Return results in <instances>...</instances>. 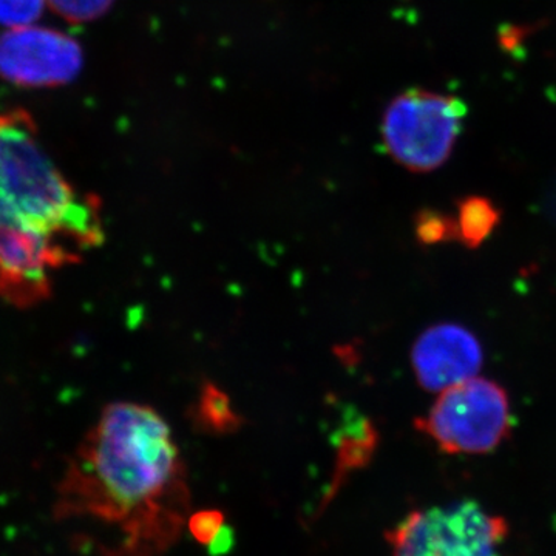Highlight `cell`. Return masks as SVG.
<instances>
[{
    "instance_id": "2",
    "label": "cell",
    "mask_w": 556,
    "mask_h": 556,
    "mask_svg": "<svg viewBox=\"0 0 556 556\" xmlns=\"http://www.w3.org/2000/svg\"><path fill=\"white\" fill-rule=\"evenodd\" d=\"M0 200L73 251L101 247L105 239L100 199L73 188L24 110L0 113Z\"/></svg>"
},
{
    "instance_id": "10",
    "label": "cell",
    "mask_w": 556,
    "mask_h": 556,
    "mask_svg": "<svg viewBox=\"0 0 556 556\" xmlns=\"http://www.w3.org/2000/svg\"><path fill=\"white\" fill-rule=\"evenodd\" d=\"M193 420L201 431L212 434L233 433L241 426V417L237 415L228 394L214 383L201 388Z\"/></svg>"
},
{
    "instance_id": "16",
    "label": "cell",
    "mask_w": 556,
    "mask_h": 556,
    "mask_svg": "<svg viewBox=\"0 0 556 556\" xmlns=\"http://www.w3.org/2000/svg\"><path fill=\"white\" fill-rule=\"evenodd\" d=\"M236 544V535H233V530L230 527L225 526L215 540L208 544V552H211L212 556H223L228 554L230 548Z\"/></svg>"
},
{
    "instance_id": "8",
    "label": "cell",
    "mask_w": 556,
    "mask_h": 556,
    "mask_svg": "<svg viewBox=\"0 0 556 556\" xmlns=\"http://www.w3.org/2000/svg\"><path fill=\"white\" fill-rule=\"evenodd\" d=\"M482 358L484 354L477 336L456 324H439L426 329L412 350L417 382L433 393L477 378Z\"/></svg>"
},
{
    "instance_id": "13",
    "label": "cell",
    "mask_w": 556,
    "mask_h": 556,
    "mask_svg": "<svg viewBox=\"0 0 556 556\" xmlns=\"http://www.w3.org/2000/svg\"><path fill=\"white\" fill-rule=\"evenodd\" d=\"M51 9L65 21L83 24L108 13L115 0H49Z\"/></svg>"
},
{
    "instance_id": "14",
    "label": "cell",
    "mask_w": 556,
    "mask_h": 556,
    "mask_svg": "<svg viewBox=\"0 0 556 556\" xmlns=\"http://www.w3.org/2000/svg\"><path fill=\"white\" fill-rule=\"evenodd\" d=\"M46 0H0V25L28 27L38 20Z\"/></svg>"
},
{
    "instance_id": "3",
    "label": "cell",
    "mask_w": 556,
    "mask_h": 556,
    "mask_svg": "<svg viewBox=\"0 0 556 556\" xmlns=\"http://www.w3.org/2000/svg\"><path fill=\"white\" fill-rule=\"evenodd\" d=\"M467 108L459 98L413 89L388 104L382 141L388 155L416 174L437 170L463 134Z\"/></svg>"
},
{
    "instance_id": "15",
    "label": "cell",
    "mask_w": 556,
    "mask_h": 556,
    "mask_svg": "<svg viewBox=\"0 0 556 556\" xmlns=\"http://www.w3.org/2000/svg\"><path fill=\"white\" fill-rule=\"evenodd\" d=\"M223 527H225V515H223V511L215 510V508L197 511V514L190 515L188 519L190 535L203 546H208Z\"/></svg>"
},
{
    "instance_id": "1",
    "label": "cell",
    "mask_w": 556,
    "mask_h": 556,
    "mask_svg": "<svg viewBox=\"0 0 556 556\" xmlns=\"http://www.w3.org/2000/svg\"><path fill=\"white\" fill-rule=\"evenodd\" d=\"M188 473L167 420L149 405L112 402L68 460L54 514L87 527L102 556H160L190 515Z\"/></svg>"
},
{
    "instance_id": "5",
    "label": "cell",
    "mask_w": 556,
    "mask_h": 556,
    "mask_svg": "<svg viewBox=\"0 0 556 556\" xmlns=\"http://www.w3.org/2000/svg\"><path fill=\"white\" fill-rule=\"evenodd\" d=\"M506 519L475 501L415 510L387 533L393 556H501Z\"/></svg>"
},
{
    "instance_id": "12",
    "label": "cell",
    "mask_w": 556,
    "mask_h": 556,
    "mask_svg": "<svg viewBox=\"0 0 556 556\" xmlns=\"http://www.w3.org/2000/svg\"><path fill=\"white\" fill-rule=\"evenodd\" d=\"M416 236L424 244L457 240L455 218L437 211H424L417 215Z\"/></svg>"
},
{
    "instance_id": "4",
    "label": "cell",
    "mask_w": 556,
    "mask_h": 556,
    "mask_svg": "<svg viewBox=\"0 0 556 556\" xmlns=\"http://www.w3.org/2000/svg\"><path fill=\"white\" fill-rule=\"evenodd\" d=\"M416 426L447 455H486L510 433V402L503 387L477 376L442 391Z\"/></svg>"
},
{
    "instance_id": "11",
    "label": "cell",
    "mask_w": 556,
    "mask_h": 556,
    "mask_svg": "<svg viewBox=\"0 0 556 556\" xmlns=\"http://www.w3.org/2000/svg\"><path fill=\"white\" fill-rule=\"evenodd\" d=\"M376 444H378V433L368 420H362L358 430L348 431V434L340 441L338 473H336V481L332 482L329 495L338 490L342 479L346 478L351 471L364 467L371 459Z\"/></svg>"
},
{
    "instance_id": "6",
    "label": "cell",
    "mask_w": 556,
    "mask_h": 556,
    "mask_svg": "<svg viewBox=\"0 0 556 556\" xmlns=\"http://www.w3.org/2000/svg\"><path fill=\"white\" fill-rule=\"evenodd\" d=\"M80 260L65 247L25 222L0 200V300L14 308H35L50 299L53 274Z\"/></svg>"
},
{
    "instance_id": "7",
    "label": "cell",
    "mask_w": 556,
    "mask_h": 556,
    "mask_svg": "<svg viewBox=\"0 0 556 556\" xmlns=\"http://www.w3.org/2000/svg\"><path fill=\"white\" fill-rule=\"evenodd\" d=\"M79 43L64 33L21 27L0 36V78L21 87H58L83 68Z\"/></svg>"
},
{
    "instance_id": "9",
    "label": "cell",
    "mask_w": 556,
    "mask_h": 556,
    "mask_svg": "<svg viewBox=\"0 0 556 556\" xmlns=\"http://www.w3.org/2000/svg\"><path fill=\"white\" fill-rule=\"evenodd\" d=\"M455 222L457 240L467 248H478L500 225L501 212L484 197H467L457 206Z\"/></svg>"
}]
</instances>
